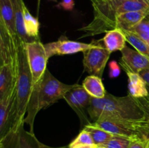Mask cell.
Instances as JSON below:
<instances>
[{"label": "cell", "instance_id": "cell-24", "mask_svg": "<svg viewBox=\"0 0 149 148\" xmlns=\"http://www.w3.org/2000/svg\"><path fill=\"white\" fill-rule=\"evenodd\" d=\"M131 140L132 139L127 137L113 135L107 142L100 146L106 148H127L130 144Z\"/></svg>", "mask_w": 149, "mask_h": 148}, {"label": "cell", "instance_id": "cell-22", "mask_svg": "<svg viewBox=\"0 0 149 148\" xmlns=\"http://www.w3.org/2000/svg\"><path fill=\"white\" fill-rule=\"evenodd\" d=\"M126 36L127 41L129 42L132 46L143 55L149 59V45L148 43L144 41L138 35L129 30H123Z\"/></svg>", "mask_w": 149, "mask_h": 148}, {"label": "cell", "instance_id": "cell-38", "mask_svg": "<svg viewBox=\"0 0 149 148\" xmlns=\"http://www.w3.org/2000/svg\"><path fill=\"white\" fill-rule=\"evenodd\" d=\"M146 148H149V139H148V143H147V147Z\"/></svg>", "mask_w": 149, "mask_h": 148}, {"label": "cell", "instance_id": "cell-23", "mask_svg": "<svg viewBox=\"0 0 149 148\" xmlns=\"http://www.w3.org/2000/svg\"><path fill=\"white\" fill-rule=\"evenodd\" d=\"M82 129L87 131L91 135L94 144L95 145H101L107 142L113 135L100 128L95 127L92 124L86 126Z\"/></svg>", "mask_w": 149, "mask_h": 148}, {"label": "cell", "instance_id": "cell-14", "mask_svg": "<svg viewBox=\"0 0 149 148\" xmlns=\"http://www.w3.org/2000/svg\"><path fill=\"white\" fill-rule=\"evenodd\" d=\"M0 15L17 46V44L21 41L19 40L16 31L15 18L11 0H0Z\"/></svg>", "mask_w": 149, "mask_h": 148}, {"label": "cell", "instance_id": "cell-39", "mask_svg": "<svg viewBox=\"0 0 149 148\" xmlns=\"http://www.w3.org/2000/svg\"><path fill=\"white\" fill-rule=\"evenodd\" d=\"M40 1H41V0H38V4H38V5H39V3H40Z\"/></svg>", "mask_w": 149, "mask_h": 148}, {"label": "cell", "instance_id": "cell-32", "mask_svg": "<svg viewBox=\"0 0 149 148\" xmlns=\"http://www.w3.org/2000/svg\"><path fill=\"white\" fill-rule=\"evenodd\" d=\"M139 74L141 75V77L143 78L144 81L146 82V84L149 85V69L143 70V71H141V72L139 73Z\"/></svg>", "mask_w": 149, "mask_h": 148}, {"label": "cell", "instance_id": "cell-16", "mask_svg": "<svg viewBox=\"0 0 149 148\" xmlns=\"http://www.w3.org/2000/svg\"><path fill=\"white\" fill-rule=\"evenodd\" d=\"M103 43L110 53L122 51L126 46V36L121 29H113L106 32L103 38Z\"/></svg>", "mask_w": 149, "mask_h": 148}, {"label": "cell", "instance_id": "cell-15", "mask_svg": "<svg viewBox=\"0 0 149 148\" xmlns=\"http://www.w3.org/2000/svg\"><path fill=\"white\" fill-rule=\"evenodd\" d=\"M148 15L149 10L121 13L116 17V28L122 30H130Z\"/></svg>", "mask_w": 149, "mask_h": 148}, {"label": "cell", "instance_id": "cell-12", "mask_svg": "<svg viewBox=\"0 0 149 148\" xmlns=\"http://www.w3.org/2000/svg\"><path fill=\"white\" fill-rule=\"evenodd\" d=\"M17 45L0 15V53L5 63L17 67Z\"/></svg>", "mask_w": 149, "mask_h": 148}, {"label": "cell", "instance_id": "cell-35", "mask_svg": "<svg viewBox=\"0 0 149 148\" xmlns=\"http://www.w3.org/2000/svg\"><path fill=\"white\" fill-rule=\"evenodd\" d=\"M0 148H5L4 147V142H3V141L0 142Z\"/></svg>", "mask_w": 149, "mask_h": 148}, {"label": "cell", "instance_id": "cell-20", "mask_svg": "<svg viewBox=\"0 0 149 148\" xmlns=\"http://www.w3.org/2000/svg\"><path fill=\"white\" fill-rule=\"evenodd\" d=\"M13 97V96L6 101L0 102V142L10 133L9 121Z\"/></svg>", "mask_w": 149, "mask_h": 148}, {"label": "cell", "instance_id": "cell-30", "mask_svg": "<svg viewBox=\"0 0 149 148\" xmlns=\"http://www.w3.org/2000/svg\"><path fill=\"white\" fill-rule=\"evenodd\" d=\"M137 101L141 105V108L144 111L146 114V118H149V100L147 97L144 98H139L137 99Z\"/></svg>", "mask_w": 149, "mask_h": 148}, {"label": "cell", "instance_id": "cell-21", "mask_svg": "<svg viewBox=\"0 0 149 148\" xmlns=\"http://www.w3.org/2000/svg\"><path fill=\"white\" fill-rule=\"evenodd\" d=\"M23 21L26 33L33 41L39 39V22L36 17L32 15L26 5L23 8Z\"/></svg>", "mask_w": 149, "mask_h": 148}, {"label": "cell", "instance_id": "cell-28", "mask_svg": "<svg viewBox=\"0 0 149 148\" xmlns=\"http://www.w3.org/2000/svg\"><path fill=\"white\" fill-rule=\"evenodd\" d=\"M109 75L111 78H116L120 75L121 68L116 60H111L109 63Z\"/></svg>", "mask_w": 149, "mask_h": 148}, {"label": "cell", "instance_id": "cell-34", "mask_svg": "<svg viewBox=\"0 0 149 148\" xmlns=\"http://www.w3.org/2000/svg\"><path fill=\"white\" fill-rule=\"evenodd\" d=\"M4 64H5V62H4V59H3L2 56H1V53H0V68H1V67L4 65Z\"/></svg>", "mask_w": 149, "mask_h": 148}, {"label": "cell", "instance_id": "cell-18", "mask_svg": "<svg viewBox=\"0 0 149 148\" xmlns=\"http://www.w3.org/2000/svg\"><path fill=\"white\" fill-rule=\"evenodd\" d=\"M13 4V10L15 18L16 31L19 40L23 43L32 41L26 33L24 27V21H23V8L26 4L23 2V0H11Z\"/></svg>", "mask_w": 149, "mask_h": 148}, {"label": "cell", "instance_id": "cell-11", "mask_svg": "<svg viewBox=\"0 0 149 148\" xmlns=\"http://www.w3.org/2000/svg\"><path fill=\"white\" fill-rule=\"evenodd\" d=\"M119 65L127 72L139 73L143 70L149 69V59L135 49L125 46L122 51Z\"/></svg>", "mask_w": 149, "mask_h": 148}, {"label": "cell", "instance_id": "cell-26", "mask_svg": "<svg viewBox=\"0 0 149 148\" xmlns=\"http://www.w3.org/2000/svg\"><path fill=\"white\" fill-rule=\"evenodd\" d=\"M135 124L141 137L148 140L149 139V118H146L143 120L135 122Z\"/></svg>", "mask_w": 149, "mask_h": 148}, {"label": "cell", "instance_id": "cell-8", "mask_svg": "<svg viewBox=\"0 0 149 148\" xmlns=\"http://www.w3.org/2000/svg\"><path fill=\"white\" fill-rule=\"evenodd\" d=\"M3 142L5 148H66V147H52L44 145L38 140L34 133L24 129V123L9 133Z\"/></svg>", "mask_w": 149, "mask_h": 148}, {"label": "cell", "instance_id": "cell-31", "mask_svg": "<svg viewBox=\"0 0 149 148\" xmlns=\"http://www.w3.org/2000/svg\"><path fill=\"white\" fill-rule=\"evenodd\" d=\"M74 5H75V3L74 0H61V2L58 4V7L66 11H71L74 10Z\"/></svg>", "mask_w": 149, "mask_h": 148}, {"label": "cell", "instance_id": "cell-27", "mask_svg": "<svg viewBox=\"0 0 149 148\" xmlns=\"http://www.w3.org/2000/svg\"><path fill=\"white\" fill-rule=\"evenodd\" d=\"M129 31L132 32L136 35L149 33V15L143 19L138 24L131 28Z\"/></svg>", "mask_w": 149, "mask_h": 148}, {"label": "cell", "instance_id": "cell-9", "mask_svg": "<svg viewBox=\"0 0 149 148\" xmlns=\"http://www.w3.org/2000/svg\"><path fill=\"white\" fill-rule=\"evenodd\" d=\"M91 124L115 136H125L131 139L141 137L135 128L134 121L115 118H101L93 122Z\"/></svg>", "mask_w": 149, "mask_h": 148}, {"label": "cell", "instance_id": "cell-13", "mask_svg": "<svg viewBox=\"0 0 149 148\" xmlns=\"http://www.w3.org/2000/svg\"><path fill=\"white\" fill-rule=\"evenodd\" d=\"M16 83V68L5 63L0 68V102L6 101L13 96Z\"/></svg>", "mask_w": 149, "mask_h": 148}, {"label": "cell", "instance_id": "cell-37", "mask_svg": "<svg viewBox=\"0 0 149 148\" xmlns=\"http://www.w3.org/2000/svg\"><path fill=\"white\" fill-rule=\"evenodd\" d=\"M95 148H106V147H103V146H100V145H96V147Z\"/></svg>", "mask_w": 149, "mask_h": 148}, {"label": "cell", "instance_id": "cell-5", "mask_svg": "<svg viewBox=\"0 0 149 148\" xmlns=\"http://www.w3.org/2000/svg\"><path fill=\"white\" fill-rule=\"evenodd\" d=\"M25 44L32 77L31 95L39 89L45 71L47 69V65L49 58L47 55L45 44L40 40L28 42L25 43Z\"/></svg>", "mask_w": 149, "mask_h": 148}, {"label": "cell", "instance_id": "cell-1", "mask_svg": "<svg viewBox=\"0 0 149 148\" xmlns=\"http://www.w3.org/2000/svg\"><path fill=\"white\" fill-rule=\"evenodd\" d=\"M93 8V20L79 30L81 38L106 33L116 29V17L121 13L149 10V0H90Z\"/></svg>", "mask_w": 149, "mask_h": 148}, {"label": "cell", "instance_id": "cell-2", "mask_svg": "<svg viewBox=\"0 0 149 148\" xmlns=\"http://www.w3.org/2000/svg\"><path fill=\"white\" fill-rule=\"evenodd\" d=\"M32 89V77L26 44L20 42L17 47L16 83L10 115V133L24 123Z\"/></svg>", "mask_w": 149, "mask_h": 148}, {"label": "cell", "instance_id": "cell-41", "mask_svg": "<svg viewBox=\"0 0 149 148\" xmlns=\"http://www.w3.org/2000/svg\"><path fill=\"white\" fill-rule=\"evenodd\" d=\"M148 45H149V43H148Z\"/></svg>", "mask_w": 149, "mask_h": 148}, {"label": "cell", "instance_id": "cell-19", "mask_svg": "<svg viewBox=\"0 0 149 148\" xmlns=\"http://www.w3.org/2000/svg\"><path fill=\"white\" fill-rule=\"evenodd\" d=\"M82 86L94 98H103L107 93L102 78L97 75H90L86 77L82 82Z\"/></svg>", "mask_w": 149, "mask_h": 148}, {"label": "cell", "instance_id": "cell-36", "mask_svg": "<svg viewBox=\"0 0 149 148\" xmlns=\"http://www.w3.org/2000/svg\"><path fill=\"white\" fill-rule=\"evenodd\" d=\"M147 89H148V97H147V98L149 100V85L148 84H147Z\"/></svg>", "mask_w": 149, "mask_h": 148}, {"label": "cell", "instance_id": "cell-40", "mask_svg": "<svg viewBox=\"0 0 149 148\" xmlns=\"http://www.w3.org/2000/svg\"><path fill=\"white\" fill-rule=\"evenodd\" d=\"M129 1H134V0H129Z\"/></svg>", "mask_w": 149, "mask_h": 148}, {"label": "cell", "instance_id": "cell-6", "mask_svg": "<svg viewBox=\"0 0 149 148\" xmlns=\"http://www.w3.org/2000/svg\"><path fill=\"white\" fill-rule=\"evenodd\" d=\"M92 47L84 51L83 65L84 71L102 78L111 53L106 49L103 39L93 40Z\"/></svg>", "mask_w": 149, "mask_h": 148}, {"label": "cell", "instance_id": "cell-25", "mask_svg": "<svg viewBox=\"0 0 149 148\" xmlns=\"http://www.w3.org/2000/svg\"><path fill=\"white\" fill-rule=\"evenodd\" d=\"M79 145H90V146L95 145L90 133L84 129L81 131L77 138L70 144L68 148H73L74 147L79 146Z\"/></svg>", "mask_w": 149, "mask_h": 148}, {"label": "cell", "instance_id": "cell-29", "mask_svg": "<svg viewBox=\"0 0 149 148\" xmlns=\"http://www.w3.org/2000/svg\"><path fill=\"white\" fill-rule=\"evenodd\" d=\"M148 140L143 137L132 139L127 148H146Z\"/></svg>", "mask_w": 149, "mask_h": 148}, {"label": "cell", "instance_id": "cell-33", "mask_svg": "<svg viewBox=\"0 0 149 148\" xmlns=\"http://www.w3.org/2000/svg\"><path fill=\"white\" fill-rule=\"evenodd\" d=\"M96 145H93V146H90V145H79V146L74 147L73 148H95Z\"/></svg>", "mask_w": 149, "mask_h": 148}, {"label": "cell", "instance_id": "cell-3", "mask_svg": "<svg viewBox=\"0 0 149 148\" xmlns=\"http://www.w3.org/2000/svg\"><path fill=\"white\" fill-rule=\"evenodd\" d=\"M87 113L93 122L101 118H115L128 121H139L146 114L137 99L128 94L125 97L106 93L103 98L92 97Z\"/></svg>", "mask_w": 149, "mask_h": 148}, {"label": "cell", "instance_id": "cell-4", "mask_svg": "<svg viewBox=\"0 0 149 148\" xmlns=\"http://www.w3.org/2000/svg\"><path fill=\"white\" fill-rule=\"evenodd\" d=\"M78 84H66L61 82L47 69L39 89L31 94L28 104L27 113L24 123L30 127L29 131L33 133L35 118L41 110L47 108L58 100L64 99L67 92L74 89Z\"/></svg>", "mask_w": 149, "mask_h": 148}, {"label": "cell", "instance_id": "cell-10", "mask_svg": "<svg viewBox=\"0 0 149 148\" xmlns=\"http://www.w3.org/2000/svg\"><path fill=\"white\" fill-rule=\"evenodd\" d=\"M93 44H86L83 42L72 41L62 36L58 41L45 44V50L48 58L55 55H65L83 52L92 47Z\"/></svg>", "mask_w": 149, "mask_h": 148}, {"label": "cell", "instance_id": "cell-7", "mask_svg": "<svg viewBox=\"0 0 149 148\" xmlns=\"http://www.w3.org/2000/svg\"><path fill=\"white\" fill-rule=\"evenodd\" d=\"M91 99V96L79 84H77L74 89L67 92L64 97V100L79 118L82 128L93 123L89 119L87 113Z\"/></svg>", "mask_w": 149, "mask_h": 148}, {"label": "cell", "instance_id": "cell-17", "mask_svg": "<svg viewBox=\"0 0 149 148\" xmlns=\"http://www.w3.org/2000/svg\"><path fill=\"white\" fill-rule=\"evenodd\" d=\"M129 94L135 99L148 97L147 84L139 73L127 72Z\"/></svg>", "mask_w": 149, "mask_h": 148}]
</instances>
